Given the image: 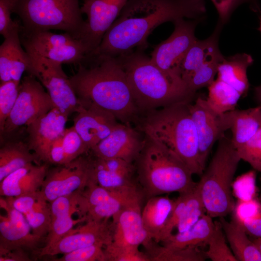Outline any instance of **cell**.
<instances>
[{"label":"cell","instance_id":"cell-30","mask_svg":"<svg viewBox=\"0 0 261 261\" xmlns=\"http://www.w3.org/2000/svg\"><path fill=\"white\" fill-rule=\"evenodd\" d=\"M254 61L252 56L245 53L224 56L219 63L218 78L236 90L242 97L248 91L247 70Z\"/></svg>","mask_w":261,"mask_h":261},{"label":"cell","instance_id":"cell-24","mask_svg":"<svg viewBox=\"0 0 261 261\" xmlns=\"http://www.w3.org/2000/svg\"><path fill=\"white\" fill-rule=\"evenodd\" d=\"M7 202L26 218L32 233L44 238L51 222L50 203L40 190L16 197H5Z\"/></svg>","mask_w":261,"mask_h":261},{"label":"cell","instance_id":"cell-5","mask_svg":"<svg viewBox=\"0 0 261 261\" xmlns=\"http://www.w3.org/2000/svg\"><path fill=\"white\" fill-rule=\"evenodd\" d=\"M134 163L145 201L173 192L186 193L197 184L192 173L174 153L147 136Z\"/></svg>","mask_w":261,"mask_h":261},{"label":"cell","instance_id":"cell-29","mask_svg":"<svg viewBox=\"0 0 261 261\" xmlns=\"http://www.w3.org/2000/svg\"><path fill=\"white\" fill-rule=\"evenodd\" d=\"M174 204L175 200L168 196H156L146 201L142 208V219L149 238L160 243L162 232Z\"/></svg>","mask_w":261,"mask_h":261},{"label":"cell","instance_id":"cell-20","mask_svg":"<svg viewBox=\"0 0 261 261\" xmlns=\"http://www.w3.org/2000/svg\"><path fill=\"white\" fill-rule=\"evenodd\" d=\"M139 200L125 206L112 218L113 242L121 245L145 246L151 240L144 227L142 204Z\"/></svg>","mask_w":261,"mask_h":261},{"label":"cell","instance_id":"cell-38","mask_svg":"<svg viewBox=\"0 0 261 261\" xmlns=\"http://www.w3.org/2000/svg\"><path fill=\"white\" fill-rule=\"evenodd\" d=\"M20 83L13 80L0 85V130L2 133L5 122L17 99Z\"/></svg>","mask_w":261,"mask_h":261},{"label":"cell","instance_id":"cell-37","mask_svg":"<svg viewBox=\"0 0 261 261\" xmlns=\"http://www.w3.org/2000/svg\"><path fill=\"white\" fill-rule=\"evenodd\" d=\"M104 252L106 261H150L138 246L118 244L113 241L104 246Z\"/></svg>","mask_w":261,"mask_h":261},{"label":"cell","instance_id":"cell-49","mask_svg":"<svg viewBox=\"0 0 261 261\" xmlns=\"http://www.w3.org/2000/svg\"><path fill=\"white\" fill-rule=\"evenodd\" d=\"M260 27L259 28H258V30L260 31V32L261 33V15L260 17Z\"/></svg>","mask_w":261,"mask_h":261},{"label":"cell","instance_id":"cell-4","mask_svg":"<svg viewBox=\"0 0 261 261\" xmlns=\"http://www.w3.org/2000/svg\"><path fill=\"white\" fill-rule=\"evenodd\" d=\"M189 103H178L146 112L141 128L146 136L174 153L193 174L202 175L198 136Z\"/></svg>","mask_w":261,"mask_h":261},{"label":"cell","instance_id":"cell-31","mask_svg":"<svg viewBox=\"0 0 261 261\" xmlns=\"http://www.w3.org/2000/svg\"><path fill=\"white\" fill-rule=\"evenodd\" d=\"M222 226L231 249L240 261H261V254L247 233L238 218L234 217L227 221L224 217H219Z\"/></svg>","mask_w":261,"mask_h":261},{"label":"cell","instance_id":"cell-3","mask_svg":"<svg viewBox=\"0 0 261 261\" xmlns=\"http://www.w3.org/2000/svg\"><path fill=\"white\" fill-rule=\"evenodd\" d=\"M144 51L136 49L116 57L125 71L139 111L147 112L178 103H191L196 92L182 79L163 72Z\"/></svg>","mask_w":261,"mask_h":261},{"label":"cell","instance_id":"cell-44","mask_svg":"<svg viewBox=\"0 0 261 261\" xmlns=\"http://www.w3.org/2000/svg\"><path fill=\"white\" fill-rule=\"evenodd\" d=\"M218 14L219 22L223 26L228 22L234 11L241 5L248 3L257 8L256 0H211Z\"/></svg>","mask_w":261,"mask_h":261},{"label":"cell","instance_id":"cell-9","mask_svg":"<svg viewBox=\"0 0 261 261\" xmlns=\"http://www.w3.org/2000/svg\"><path fill=\"white\" fill-rule=\"evenodd\" d=\"M19 34L25 50L62 64L78 65L89 54L80 40L66 32L56 34L50 30H29L21 25Z\"/></svg>","mask_w":261,"mask_h":261},{"label":"cell","instance_id":"cell-7","mask_svg":"<svg viewBox=\"0 0 261 261\" xmlns=\"http://www.w3.org/2000/svg\"><path fill=\"white\" fill-rule=\"evenodd\" d=\"M14 13L25 29L60 30L78 40L85 25L79 0H18Z\"/></svg>","mask_w":261,"mask_h":261},{"label":"cell","instance_id":"cell-12","mask_svg":"<svg viewBox=\"0 0 261 261\" xmlns=\"http://www.w3.org/2000/svg\"><path fill=\"white\" fill-rule=\"evenodd\" d=\"M53 108L51 98L43 85L33 75L24 77L17 99L1 135L13 132L20 126H27Z\"/></svg>","mask_w":261,"mask_h":261},{"label":"cell","instance_id":"cell-34","mask_svg":"<svg viewBox=\"0 0 261 261\" xmlns=\"http://www.w3.org/2000/svg\"><path fill=\"white\" fill-rule=\"evenodd\" d=\"M144 247L150 261H204L207 258L198 246L169 248L151 239Z\"/></svg>","mask_w":261,"mask_h":261},{"label":"cell","instance_id":"cell-11","mask_svg":"<svg viewBox=\"0 0 261 261\" xmlns=\"http://www.w3.org/2000/svg\"><path fill=\"white\" fill-rule=\"evenodd\" d=\"M202 19H178L173 23L174 30L165 40L156 45L151 53L152 61L169 75L182 79L180 66L186 53L197 40L195 30Z\"/></svg>","mask_w":261,"mask_h":261},{"label":"cell","instance_id":"cell-48","mask_svg":"<svg viewBox=\"0 0 261 261\" xmlns=\"http://www.w3.org/2000/svg\"><path fill=\"white\" fill-rule=\"evenodd\" d=\"M253 242L261 254V237L256 238Z\"/></svg>","mask_w":261,"mask_h":261},{"label":"cell","instance_id":"cell-8","mask_svg":"<svg viewBox=\"0 0 261 261\" xmlns=\"http://www.w3.org/2000/svg\"><path fill=\"white\" fill-rule=\"evenodd\" d=\"M29 54L31 68L28 72L46 88L54 107L69 116L79 112L84 105L77 96L62 63L42 57L34 51L25 50Z\"/></svg>","mask_w":261,"mask_h":261},{"label":"cell","instance_id":"cell-46","mask_svg":"<svg viewBox=\"0 0 261 261\" xmlns=\"http://www.w3.org/2000/svg\"><path fill=\"white\" fill-rule=\"evenodd\" d=\"M0 261H30L24 249L10 250H0Z\"/></svg>","mask_w":261,"mask_h":261},{"label":"cell","instance_id":"cell-36","mask_svg":"<svg viewBox=\"0 0 261 261\" xmlns=\"http://www.w3.org/2000/svg\"><path fill=\"white\" fill-rule=\"evenodd\" d=\"M214 223V230L207 243L208 249L204 252L207 258L212 261H238L226 243L219 221Z\"/></svg>","mask_w":261,"mask_h":261},{"label":"cell","instance_id":"cell-27","mask_svg":"<svg viewBox=\"0 0 261 261\" xmlns=\"http://www.w3.org/2000/svg\"><path fill=\"white\" fill-rule=\"evenodd\" d=\"M226 131L230 130L231 140L237 149L248 142L261 129V107L245 110L234 109L219 115Z\"/></svg>","mask_w":261,"mask_h":261},{"label":"cell","instance_id":"cell-18","mask_svg":"<svg viewBox=\"0 0 261 261\" xmlns=\"http://www.w3.org/2000/svg\"><path fill=\"white\" fill-rule=\"evenodd\" d=\"M189 109L198 136L199 162L204 171L214 144L225 134V131L219 115L210 107L206 99L197 97L193 104L189 103Z\"/></svg>","mask_w":261,"mask_h":261},{"label":"cell","instance_id":"cell-16","mask_svg":"<svg viewBox=\"0 0 261 261\" xmlns=\"http://www.w3.org/2000/svg\"><path fill=\"white\" fill-rule=\"evenodd\" d=\"M144 142L129 123H118L109 135L90 151L97 158L121 159L134 163Z\"/></svg>","mask_w":261,"mask_h":261},{"label":"cell","instance_id":"cell-26","mask_svg":"<svg viewBox=\"0 0 261 261\" xmlns=\"http://www.w3.org/2000/svg\"><path fill=\"white\" fill-rule=\"evenodd\" d=\"M46 164L28 165L11 173L0 181V195L16 197L39 190L46 175Z\"/></svg>","mask_w":261,"mask_h":261},{"label":"cell","instance_id":"cell-33","mask_svg":"<svg viewBox=\"0 0 261 261\" xmlns=\"http://www.w3.org/2000/svg\"><path fill=\"white\" fill-rule=\"evenodd\" d=\"M27 144L9 142L0 149V181L13 172L33 163L37 159Z\"/></svg>","mask_w":261,"mask_h":261},{"label":"cell","instance_id":"cell-35","mask_svg":"<svg viewBox=\"0 0 261 261\" xmlns=\"http://www.w3.org/2000/svg\"><path fill=\"white\" fill-rule=\"evenodd\" d=\"M207 87L208 94L206 101L218 115L235 109L242 97L234 88L218 78Z\"/></svg>","mask_w":261,"mask_h":261},{"label":"cell","instance_id":"cell-14","mask_svg":"<svg viewBox=\"0 0 261 261\" xmlns=\"http://www.w3.org/2000/svg\"><path fill=\"white\" fill-rule=\"evenodd\" d=\"M109 219L87 220L86 224L72 229L51 246L38 248L36 255L41 257L64 254L96 244L105 246L113 241L111 222Z\"/></svg>","mask_w":261,"mask_h":261},{"label":"cell","instance_id":"cell-50","mask_svg":"<svg viewBox=\"0 0 261 261\" xmlns=\"http://www.w3.org/2000/svg\"><path fill=\"white\" fill-rule=\"evenodd\" d=\"M259 201H260V203L261 204V192H260V196H259Z\"/></svg>","mask_w":261,"mask_h":261},{"label":"cell","instance_id":"cell-1","mask_svg":"<svg viewBox=\"0 0 261 261\" xmlns=\"http://www.w3.org/2000/svg\"><path fill=\"white\" fill-rule=\"evenodd\" d=\"M206 12L205 0H128L92 53L118 57L134 48L145 50L148 36L159 26L180 18L202 19Z\"/></svg>","mask_w":261,"mask_h":261},{"label":"cell","instance_id":"cell-6","mask_svg":"<svg viewBox=\"0 0 261 261\" xmlns=\"http://www.w3.org/2000/svg\"><path fill=\"white\" fill-rule=\"evenodd\" d=\"M198 182L206 213L211 218L225 217L235 208L232 185L241 160L231 138L225 134Z\"/></svg>","mask_w":261,"mask_h":261},{"label":"cell","instance_id":"cell-13","mask_svg":"<svg viewBox=\"0 0 261 261\" xmlns=\"http://www.w3.org/2000/svg\"><path fill=\"white\" fill-rule=\"evenodd\" d=\"M128 0H84L81 11L87 15L79 40L89 53L95 51Z\"/></svg>","mask_w":261,"mask_h":261},{"label":"cell","instance_id":"cell-19","mask_svg":"<svg viewBox=\"0 0 261 261\" xmlns=\"http://www.w3.org/2000/svg\"><path fill=\"white\" fill-rule=\"evenodd\" d=\"M84 107L73 119V127L90 150L108 136L118 122L111 113L93 103Z\"/></svg>","mask_w":261,"mask_h":261},{"label":"cell","instance_id":"cell-42","mask_svg":"<svg viewBox=\"0 0 261 261\" xmlns=\"http://www.w3.org/2000/svg\"><path fill=\"white\" fill-rule=\"evenodd\" d=\"M104 245L96 244L64 254L55 261H106Z\"/></svg>","mask_w":261,"mask_h":261},{"label":"cell","instance_id":"cell-28","mask_svg":"<svg viewBox=\"0 0 261 261\" xmlns=\"http://www.w3.org/2000/svg\"><path fill=\"white\" fill-rule=\"evenodd\" d=\"M223 25L218 22L213 33L207 38L197 40L190 47L180 66V75L186 83L199 69L223 56L218 47V39Z\"/></svg>","mask_w":261,"mask_h":261},{"label":"cell","instance_id":"cell-39","mask_svg":"<svg viewBox=\"0 0 261 261\" xmlns=\"http://www.w3.org/2000/svg\"><path fill=\"white\" fill-rule=\"evenodd\" d=\"M61 140L66 163L90 150L73 126L66 128Z\"/></svg>","mask_w":261,"mask_h":261},{"label":"cell","instance_id":"cell-2","mask_svg":"<svg viewBox=\"0 0 261 261\" xmlns=\"http://www.w3.org/2000/svg\"><path fill=\"white\" fill-rule=\"evenodd\" d=\"M82 104L93 103L128 123L137 115L125 71L117 57L89 53L69 77Z\"/></svg>","mask_w":261,"mask_h":261},{"label":"cell","instance_id":"cell-10","mask_svg":"<svg viewBox=\"0 0 261 261\" xmlns=\"http://www.w3.org/2000/svg\"><path fill=\"white\" fill-rule=\"evenodd\" d=\"M94 180V157L85 154L72 161L48 169L40 189L49 203L82 191Z\"/></svg>","mask_w":261,"mask_h":261},{"label":"cell","instance_id":"cell-22","mask_svg":"<svg viewBox=\"0 0 261 261\" xmlns=\"http://www.w3.org/2000/svg\"><path fill=\"white\" fill-rule=\"evenodd\" d=\"M20 27L14 29L0 46V80L21 82L25 72H29L31 61L28 53L22 47Z\"/></svg>","mask_w":261,"mask_h":261},{"label":"cell","instance_id":"cell-23","mask_svg":"<svg viewBox=\"0 0 261 261\" xmlns=\"http://www.w3.org/2000/svg\"><path fill=\"white\" fill-rule=\"evenodd\" d=\"M206 212L200 185L191 190L179 194L164 230L166 235L172 233L174 228L178 232L185 231L193 226Z\"/></svg>","mask_w":261,"mask_h":261},{"label":"cell","instance_id":"cell-47","mask_svg":"<svg viewBox=\"0 0 261 261\" xmlns=\"http://www.w3.org/2000/svg\"><path fill=\"white\" fill-rule=\"evenodd\" d=\"M254 93L255 98L261 107V85L254 88Z\"/></svg>","mask_w":261,"mask_h":261},{"label":"cell","instance_id":"cell-21","mask_svg":"<svg viewBox=\"0 0 261 261\" xmlns=\"http://www.w3.org/2000/svg\"><path fill=\"white\" fill-rule=\"evenodd\" d=\"M94 160V180L99 186L112 191L139 188L134 163L117 158Z\"/></svg>","mask_w":261,"mask_h":261},{"label":"cell","instance_id":"cell-45","mask_svg":"<svg viewBox=\"0 0 261 261\" xmlns=\"http://www.w3.org/2000/svg\"><path fill=\"white\" fill-rule=\"evenodd\" d=\"M239 219L247 233L256 238L261 237V217H248Z\"/></svg>","mask_w":261,"mask_h":261},{"label":"cell","instance_id":"cell-17","mask_svg":"<svg viewBox=\"0 0 261 261\" xmlns=\"http://www.w3.org/2000/svg\"><path fill=\"white\" fill-rule=\"evenodd\" d=\"M68 116L54 107L27 126V144L38 159L47 162L49 148L66 129Z\"/></svg>","mask_w":261,"mask_h":261},{"label":"cell","instance_id":"cell-32","mask_svg":"<svg viewBox=\"0 0 261 261\" xmlns=\"http://www.w3.org/2000/svg\"><path fill=\"white\" fill-rule=\"evenodd\" d=\"M214 226L212 218L205 214L187 230L172 233L161 242V245L169 248H183L207 244Z\"/></svg>","mask_w":261,"mask_h":261},{"label":"cell","instance_id":"cell-15","mask_svg":"<svg viewBox=\"0 0 261 261\" xmlns=\"http://www.w3.org/2000/svg\"><path fill=\"white\" fill-rule=\"evenodd\" d=\"M0 207L7 216L0 215V250L16 249L37 250L44 238L35 235L24 216L13 207L5 198L0 199Z\"/></svg>","mask_w":261,"mask_h":261},{"label":"cell","instance_id":"cell-25","mask_svg":"<svg viewBox=\"0 0 261 261\" xmlns=\"http://www.w3.org/2000/svg\"><path fill=\"white\" fill-rule=\"evenodd\" d=\"M79 192L61 196L50 203L51 222L48 232L42 248H47L67 235L79 223L86 221V218H72L77 212V198Z\"/></svg>","mask_w":261,"mask_h":261},{"label":"cell","instance_id":"cell-41","mask_svg":"<svg viewBox=\"0 0 261 261\" xmlns=\"http://www.w3.org/2000/svg\"><path fill=\"white\" fill-rule=\"evenodd\" d=\"M236 149L241 160L261 173V129L248 142Z\"/></svg>","mask_w":261,"mask_h":261},{"label":"cell","instance_id":"cell-40","mask_svg":"<svg viewBox=\"0 0 261 261\" xmlns=\"http://www.w3.org/2000/svg\"><path fill=\"white\" fill-rule=\"evenodd\" d=\"M223 58L208 63L196 71L186 82L188 87L196 92L201 88L208 87L215 80L219 63Z\"/></svg>","mask_w":261,"mask_h":261},{"label":"cell","instance_id":"cell-43","mask_svg":"<svg viewBox=\"0 0 261 261\" xmlns=\"http://www.w3.org/2000/svg\"><path fill=\"white\" fill-rule=\"evenodd\" d=\"M18 0H0V34L6 38L14 29L21 26L19 20H13L11 14L14 12Z\"/></svg>","mask_w":261,"mask_h":261}]
</instances>
